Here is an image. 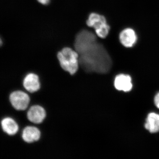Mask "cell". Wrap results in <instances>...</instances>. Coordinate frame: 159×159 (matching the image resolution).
<instances>
[{
    "label": "cell",
    "mask_w": 159,
    "mask_h": 159,
    "mask_svg": "<svg viewBox=\"0 0 159 159\" xmlns=\"http://www.w3.org/2000/svg\"><path fill=\"white\" fill-rule=\"evenodd\" d=\"M75 51L79 54V64L86 72L105 74L110 70L112 61L108 52L97 42L96 35L83 30L76 35Z\"/></svg>",
    "instance_id": "6da1fadb"
},
{
    "label": "cell",
    "mask_w": 159,
    "mask_h": 159,
    "mask_svg": "<svg viewBox=\"0 0 159 159\" xmlns=\"http://www.w3.org/2000/svg\"><path fill=\"white\" fill-rule=\"evenodd\" d=\"M57 57L61 67L71 75H74L78 70L79 54L76 51L70 48H64L58 52Z\"/></svg>",
    "instance_id": "7a4b0ae2"
},
{
    "label": "cell",
    "mask_w": 159,
    "mask_h": 159,
    "mask_svg": "<svg viewBox=\"0 0 159 159\" xmlns=\"http://www.w3.org/2000/svg\"><path fill=\"white\" fill-rule=\"evenodd\" d=\"M86 24L89 27L94 28L96 34L101 38H105L109 34L110 28L103 16L96 13H91Z\"/></svg>",
    "instance_id": "3957f363"
},
{
    "label": "cell",
    "mask_w": 159,
    "mask_h": 159,
    "mask_svg": "<svg viewBox=\"0 0 159 159\" xmlns=\"http://www.w3.org/2000/svg\"><path fill=\"white\" fill-rule=\"evenodd\" d=\"M9 99L13 107L18 111H24L28 108L30 100L28 94L20 91L11 93Z\"/></svg>",
    "instance_id": "277c9868"
},
{
    "label": "cell",
    "mask_w": 159,
    "mask_h": 159,
    "mask_svg": "<svg viewBox=\"0 0 159 159\" xmlns=\"http://www.w3.org/2000/svg\"><path fill=\"white\" fill-rule=\"evenodd\" d=\"M119 39L120 43L124 47L131 48L136 43L138 36L134 29L126 28L120 32Z\"/></svg>",
    "instance_id": "5b68a950"
},
{
    "label": "cell",
    "mask_w": 159,
    "mask_h": 159,
    "mask_svg": "<svg viewBox=\"0 0 159 159\" xmlns=\"http://www.w3.org/2000/svg\"><path fill=\"white\" fill-rule=\"evenodd\" d=\"M46 116L44 109L40 106H33L29 110L27 117L30 122L34 124L42 123Z\"/></svg>",
    "instance_id": "8992f818"
},
{
    "label": "cell",
    "mask_w": 159,
    "mask_h": 159,
    "mask_svg": "<svg viewBox=\"0 0 159 159\" xmlns=\"http://www.w3.org/2000/svg\"><path fill=\"white\" fill-rule=\"evenodd\" d=\"M114 85L118 90L129 92L133 87L131 78L130 76L126 74H119L115 78Z\"/></svg>",
    "instance_id": "52a82bcc"
},
{
    "label": "cell",
    "mask_w": 159,
    "mask_h": 159,
    "mask_svg": "<svg viewBox=\"0 0 159 159\" xmlns=\"http://www.w3.org/2000/svg\"><path fill=\"white\" fill-rule=\"evenodd\" d=\"M23 85L26 90L30 93L37 92L40 87L38 76L34 74H28L24 79Z\"/></svg>",
    "instance_id": "ba28073f"
},
{
    "label": "cell",
    "mask_w": 159,
    "mask_h": 159,
    "mask_svg": "<svg viewBox=\"0 0 159 159\" xmlns=\"http://www.w3.org/2000/svg\"><path fill=\"white\" fill-rule=\"evenodd\" d=\"M40 136L41 133L39 129L33 126H28L23 131V140L27 143L36 142L39 140Z\"/></svg>",
    "instance_id": "9c48e42d"
},
{
    "label": "cell",
    "mask_w": 159,
    "mask_h": 159,
    "mask_svg": "<svg viewBox=\"0 0 159 159\" xmlns=\"http://www.w3.org/2000/svg\"><path fill=\"white\" fill-rule=\"evenodd\" d=\"M145 128L151 133L159 131V115L152 112L148 114L145 124Z\"/></svg>",
    "instance_id": "30bf717a"
},
{
    "label": "cell",
    "mask_w": 159,
    "mask_h": 159,
    "mask_svg": "<svg viewBox=\"0 0 159 159\" xmlns=\"http://www.w3.org/2000/svg\"><path fill=\"white\" fill-rule=\"evenodd\" d=\"M2 126L4 132L9 135H13L17 133L19 129L18 125L13 119L6 118L2 121Z\"/></svg>",
    "instance_id": "8fae6325"
},
{
    "label": "cell",
    "mask_w": 159,
    "mask_h": 159,
    "mask_svg": "<svg viewBox=\"0 0 159 159\" xmlns=\"http://www.w3.org/2000/svg\"><path fill=\"white\" fill-rule=\"evenodd\" d=\"M154 103L156 106L159 109V93H157L155 97Z\"/></svg>",
    "instance_id": "7c38bea8"
},
{
    "label": "cell",
    "mask_w": 159,
    "mask_h": 159,
    "mask_svg": "<svg viewBox=\"0 0 159 159\" xmlns=\"http://www.w3.org/2000/svg\"><path fill=\"white\" fill-rule=\"evenodd\" d=\"M41 4L44 5H48L50 2V0H37Z\"/></svg>",
    "instance_id": "4fadbf2b"
},
{
    "label": "cell",
    "mask_w": 159,
    "mask_h": 159,
    "mask_svg": "<svg viewBox=\"0 0 159 159\" xmlns=\"http://www.w3.org/2000/svg\"><path fill=\"white\" fill-rule=\"evenodd\" d=\"M3 45V41L1 37H0V47H1Z\"/></svg>",
    "instance_id": "5bb4252c"
}]
</instances>
